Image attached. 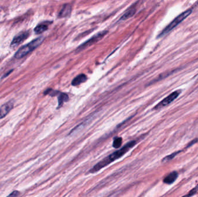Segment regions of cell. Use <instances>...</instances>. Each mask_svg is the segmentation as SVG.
<instances>
[{
    "mask_svg": "<svg viewBox=\"0 0 198 197\" xmlns=\"http://www.w3.org/2000/svg\"><path fill=\"white\" fill-rule=\"evenodd\" d=\"M136 144V142L135 141L128 142L123 148H122L119 150L114 151L110 155L104 158L102 161H100L97 164H96L95 166L89 171V172L92 174L95 173L96 172L102 169L103 168H104L106 166L109 165L111 163L119 159V158L124 156V154H125L130 149L134 147Z\"/></svg>",
    "mask_w": 198,
    "mask_h": 197,
    "instance_id": "6da1fadb",
    "label": "cell"
},
{
    "mask_svg": "<svg viewBox=\"0 0 198 197\" xmlns=\"http://www.w3.org/2000/svg\"><path fill=\"white\" fill-rule=\"evenodd\" d=\"M44 40V38L43 37H40L38 38L32 40L28 44L19 48L15 55V57L17 59L23 58L24 56L32 52L37 47H38L42 43Z\"/></svg>",
    "mask_w": 198,
    "mask_h": 197,
    "instance_id": "7a4b0ae2",
    "label": "cell"
},
{
    "mask_svg": "<svg viewBox=\"0 0 198 197\" xmlns=\"http://www.w3.org/2000/svg\"><path fill=\"white\" fill-rule=\"evenodd\" d=\"M192 9H188L185 12H182L180 15L177 16L174 20L167 25L166 27L163 30V31L160 32L159 35V37H162L168 34L170 31L173 30L175 27H177L179 24L181 23L184 20H185L187 17L190 16L192 13Z\"/></svg>",
    "mask_w": 198,
    "mask_h": 197,
    "instance_id": "3957f363",
    "label": "cell"
},
{
    "mask_svg": "<svg viewBox=\"0 0 198 197\" xmlns=\"http://www.w3.org/2000/svg\"><path fill=\"white\" fill-rule=\"evenodd\" d=\"M107 33V31H103L100 32L97 34H96L95 35L92 37L90 39L87 40L85 42L83 43L82 45H81L77 49V52H81L83 50L87 49V47H89L90 46L96 43L97 42L103 38L104 36L106 35Z\"/></svg>",
    "mask_w": 198,
    "mask_h": 197,
    "instance_id": "277c9868",
    "label": "cell"
},
{
    "mask_svg": "<svg viewBox=\"0 0 198 197\" xmlns=\"http://www.w3.org/2000/svg\"><path fill=\"white\" fill-rule=\"evenodd\" d=\"M181 91L180 90H177L173 92L172 94L169 95L165 98H164L161 102L159 103L158 104L155 106V109H160L161 108H163L164 106H166L170 104V103H172L178 97L180 94Z\"/></svg>",
    "mask_w": 198,
    "mask_h": 197,
    "instance_id": "5b68a950",
    "label": "cell"
},
{
    "mask_svg": "<svg viewBox=\"0 0 198 197\" xmlns=\"http://www.w3.org/2000/svg\"><path fill=\"white\" fill-rule=\"evenodd\" d=\"M30 34L29 32H24L22 33H20L17 36L15 37L14 39L12 40V43L11 44V47H16L19 46L20 43H22L24 40H26L28 37L29 36Z\"/></svg>",
    "mask_w": 198,
    "mask_h": 197,
    "instance_id": "8992f818",
    "label": "cell"
},
{
    "mask_svg": "<svg viewBox=\"0 0 198 197\" xmlns=\"http://www.w3.org/2000/svg\"><path fill=\"white\" fill-rule=\"evenodd\" d=\"M14 102L11 100L3 105L0 108V119L5 117L8 113L14 108Z\"/></svg>",
    "mask_w": 198,
    "mask_h": 197,
    "instance_id": "52a82bcc",
    "label": "cell"
},
{
    "mask_svg": "<svg viewBox=\"0 0 198 197\" xmlns=\"http://www.w3.org/2000/svg\"><path fill=\"white\" fill-rule=\"evenodd\" d=\"M72 12V6L70 4H65L60 10L59 17H65L69 16Z\"/></svg>",
    "mask_w": 198,
    "mask_h": 197,
    "instance_id": "ba28073f",
    "label": "cell"
},
{
    "mask_svg": "<svg viewBox=\"0 0 198 197\" xmlns=\"http://www.w3.org/2000/svg\"><path fill=\"white\" fill-rule=\"evenodd\" d=\"M178 173L175 171H173L167 175L163 179V182L167 184H171L175 181V180L178 178Z\"/></svg>",
    "mask_w": 198,
    "mask_h": 197,
    "instance_id": "9c48e42d",
    "label": "cell"
},
{
    "mask_svg": "<svg viewBox=\"0 0 198 197\" xmlns=\"http://www.w3.org/2000/svg\"><path fill=\"white\" fill-rule=\"evenodd\" d=\"M87 76L84 74H80L72 80V85L74 86H78L80 84L85 82L87 80Z\"/></svg>",
    "mask_w": 198,
    "mask_h": 197,
    "instance_id": "30bf717a",
    "label": "cell"
},
{
    "mask_svg": "<svg viewBox=\"0 0 198 197\" xmlns=\"http://www.w3.org/2000/svg\"><path fill=\"white\" fill-rule=\"evenodd\" d=\"M48 24L47 23H41L38 24L35 28H34V31L35 32L36 34H39L44 32L48 30Z\"/></svg>",
    "mask_w": 198,
    "mask_h": 197,
    "instance_id": "8fae6325",
    "label": "cell"
},
{
    "mask_svg": "<svg viewBox=\"0 0 198 197\" xmlns=\"http://www.w3.org/2000/svg\"><path fill=\"white\" fill-rule=\"evenodd\" d=\"M59 95H58V101H59V106L60 107L62 105H63V103L64 102H67L69 98L68 95L65 94V93H59Z\"/></svg>",
    "mask_w": 198,
    "mask_h": 197,
    "instance_id": "7c38bea8",
    "label": "cell"
},
{
    "mask_svg": "<svg viewBox=\"0 0 198 197\" xmlns=\"http://www.w3.org/2000/svg\"><path fill=\"white\" fill-rule=\"evenodd\" d=\"M135 12H136V9L135 8H132L129 9L126 12L120 17L121 20H126L129 19L130 17H131L132 16H133L135 15Z\"/></svg>",
    "mask_w": 198,
    "mask_h": 197,
    "instance_id": "4fadbf2b",
    "label": "cell"
},
{
    "mask_svg": "<svg viewBox=\"0 0 198 197\" xmlns=\"http://www.w3.org/2000/svg\"><path fill=\"white\" fill-rule=\"evenodd\" d=\"M122 143V139L120 137H117L115 138L113 141V144H112V146L115 148V149H118L119 148V147L121 146Z\"/></svg>",
    "mask_w": 198,
    "mask_h": 197,
    "instance_id": "5bb4252c",
    "label": "cell"
},
{
    "mask_svg": "<svg viewBox=\"0 0 198 197\" xmlns=\"http://www.w3.org/2000/svg\"><path fill=\"white\" fill-rule=\"evenodd\" d=\"M180 151H178L175 152V153H172V154H171L165 157L162 160V162H163V163H166L167 161H169L172 160V159H173V158H174V157H175V156L178 153H180Z\"/></svg>",
    "mask_w": 198,
    "mask_h": 197,
    "instance_id": "9a60e30c",
    "label": "cell"
},
{
    "mask_svg": "<svg viewBox=\"0 0 198 197\" xmlns=\"http://www.w3.org/2000/svg\"><path fill=\"white\" fill-rule=\"evenodd\" d=\"M198 191V185L196 186L195 187H194L193 189L190 190V191L187 194H186L185 196H183L182 197H190L192 196H193L194 194H196V193Z\"/></svg>",
    "mask_w": 198,
    "mask_h": 197,
    "instance_id": "2e32d148",
    "label": "cell"
},
{
    "mask_svg": "<svg viewBox=\"0 0 198 197\" xmlns=\"http://www.w3.org/2000/svg\"><path fill=\"white\" fill-rule=\"evenodd\" d=\"M20 193L18 191H12L9 195H8V196L7 197H17V196L19 195Z\"/></svg>",
    "mask_w": 198,
    "mask_h": 197,
    "instance_id": "e0dca14e",
    "label": "cell"
},
{
    "mask_svg": "<svg viewBox=\"0 0 198 197\" xmlns=\"http://www.w3.org/2000/svg\"><path fill=\"white\" fill-rule=\"evenodd\" d=\"M12 71H13V70H11V71H9V72H8V73H7L5 75H4V76L2 77V78H5L6 76H7L8 75H9V73H11V72H12Z\"/></svg>",
    "mask_w": 198,
    "mask_h": 197,
    "instance_id": "ac0fdd59",
    "label": "cell"
}]
</instances>
